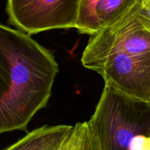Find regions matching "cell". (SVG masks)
<instances>
[{"label":"cell","instance_id":"9c48e42d","mask_svg":"<svg viewBox=\"0 0 150 150\" xmlns=\"http://www.w3.org/2000/svg\"><path fill=\"white\" fill-rule=\"evenodd\" d=\"M99 1L100 0H80L79 16L75 27L80 34L85 35L95 6Z\"/></svg>","mask_w":150,"mask_h":150},{"label":"cell","instance_id":"3957f363","mask_svg":"<svg viewBox=\"0 0 150 150\" xmlns=\"http://www.w3.org/2000/svg\"><path fill=\"white\" fill-rule=\"evenodd\" d=\"M81 63L100 75L105 86L150 102V52L141 55L109 54L81 59Z\"/></svg>","mask_w":150,"mask_h":150},{"label":"cell","instance_id":"277c9868","mask_svg":"<svg viewBox=\"0 0 150 150\" xmlns=\"http://www.w3.org/2000/svg\"><path fill=\"white\" fill-rule=\"evenodd\" d=\"M80 0H7L8 21L29 35L76 27Z\"/></svg>","mask_w":150,"mask_h":150},{"label":"cell","instance_id":"30bf717a","mask_svg":"<svg viewBox=\"0 0 150 150\" xmlns=\"http://www.w3.org/2000/svg\"><path fill=\"white\" fill-rule=\"evenodd\" d=\"M129 150H150V138L143 136L135 138Z\"/></svg>","mask_w":150,"mask_h":150},{"label":"cell","instance_id":"6da1fadb","mask_svg":"<svg viewBox=\"0 0 150 150\" xmlns=\"http://www.w3.org/2000/svg\"><path fill=\"white\" fill-rule=\"evenodd\" d=\"M59 65L30 35L0 24V134L26 131L51 96Z\"/></svg>","mask_w":150,"mask_h":150},{"label":"cell","instance_id":"8992f818","mask_svg":"<svg viewBox=\"0 0 150 150\" xmlns=\"http://www.w3.org/2000/svg\"><path fill=\"white\" fill-rule=\"evenodd\" d=\"M73 126L44 125L28 133L4 150H56L70 134Z\"/></svg>","mask_w":150,"mask_h":150},{"label":"cell","instance_id":"8fae6325","mask_svg":"<svg viewBox=\"0 0 150 150\" xmlns=\"http://www.w3.org/2000/svg\"><path fill=\"white\" fill-rule=\"evenodd\" d=\"M134 10L150 23V0H140Z\"/></svg>","mask_w":150,"mask_h":150},{"label":"cell","instance_id":"52a82bcc","mask_svg":"<svg viewBox=\"0 0 150 150\" xmlns=\"http://www.w3.org/2000/svg\"><path fill=\"white\" fill-rule=\"evenodd\" d=\"M140 0H100L85 35H92L131 13Z\"/></svg>","mask_w":150,"mask_h":150},{"label":"cell","instance_id":"ba28073f","mask_svg":"<svg viewBox=\"0 0 150 150\" xmlns=\"http://www.w3.org/2000/svg\"><path fill=\"white\" fill-rule=\"evenodd\" d=\"M75 142L73 150H97L87 122H78L73 126Z\"/></svg>","mask_w":150,"mask_h":150},{"label":"cell","instance_id":"7c38bea8","mask_svg":"<svg viewBox=\"0 0 150 150\" xmlns=\"http://www.w3.org/2000/svg\"><path fill=\"white\" fill-rule=\"evenodd\" d=\"M75 142V132L73 127L70 131V134L64 139V142L61 144L59 146L56 150H73Z\"/></svg>","mask_w":150,"mask_h":150},{"label":"cell","instance_id":"7a4b0ae2","mask_svg":"<svg viewBox=\"0 0 150 150\" xmlns=\"http://www.w3.org/2000/svg\"><path fill=\"white\" fill-rule=\"evenodd\" d=\"M87 123L97 150H129L135 138H150V102L105 85Z\"/></svg>","mask_w":150,"mask_h":150},{"label":"cell","instance_id":"5b68a950","mask_svg":"<svg viewBox=\"0 0 150 150\" xmlns=\"http://www.w3.org/2000/svg\"><path fill=\"white\" fill-rule=\"evenodd\" d=\"M134 10L91 35L81 59L116 53L134 55L149 53L150 23Z\"/></svg>","mask_w":150,"mask_h":150}]
</instances>
